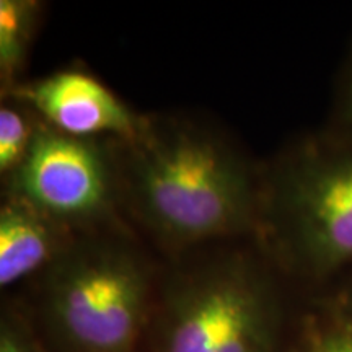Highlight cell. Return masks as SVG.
I'll return each mask as SVG.
<instances>
[{
	"instance_id": "3957f363",
	"label": "cell",
	"mask_w": 352,
	"mask_h": 352,
	"mask_svg": "<svg viewBox=\"0 0 352 352\" xmlns=\"http://www.w3.org/2000/svg\"><path fill=\"white\" fill-rule=\"evenodd\" d=\"M158 287L124 236L78 235L39 276L36 327L52 352H140Z\"/></svg>"
},
{
	"instance_id": "8992f818",
	"label": "cell",
	"mask_w": 352,
	"mask_h": 352,
	"mask_svg": "<svg viewBox=\"0 0 352 352\" xmlns=\"http://www.w3.org/2000/svg\"><path fill=\"white\" fill-rule=\"evenodd\" d=\"M7 95L36 111L46 124L76 138L129 139L144 122V116L126 107L100 80L77 70L19 83Z\"/></svg>"
},
{
	"instance_id": "ba28073f",
	"label": "cell",
	"mask_w": 352,
	"mask_h": 352,
	"mask_svg": "<svg viewBox=\"0 0 352 352\" xmlns=\"http://www.w3.org/2000/svg\"><path fill=\"white\" fill-rule=\"evenodd\" d=\"M41 10V3L34 0L0 2V77L7 94L19 85L16 77L28 57Z\"/></svg>"
},
{
	"instance_id": "7a4b0ae2",
	"label": "cell",
	"mask_w": 352,
	"mask_h": 352,
	"mask_svg": "<svg viewBox=\"0 0 352 352\" xmlns=\"http://www.w3.org/2000/svg\"><path fill=\"white\" fill-rule=\"evenodd\" d=\"M259 176L256 236L271 266L307 285L349 274L352 139L307 135Z\"/></svg>"
},
{
	"instance_id": "30bf717a",
	"label": "cell",
	"mask_w": 352,
	"mask_h": 352,
	"mask_svg": "<svg viewBox=\"0 0 352 352\" xmlns=\"http://www.w3.org/2000/svg\"><path fill=\"white\" fill-rule=\"evenodd\" d=\"M28 111V107L10 103L0 108V173L7 178L21 165L36 132L39 118Z\"/></svg>"
},
{
	"instance_id": "8fae6325",
	"label": "cell",
	"mask_w": 352,
	"mask_h": 352,
	"mask_svg": "<svg viewBox=\"0 0 352 352\" xmlns=\"http://www.w3.org/2000/svg\"><path fill=\"white\" fill-rule=\"evenodd\" d=\"M0 352H52L36 323L19 305L8 302L0 315Z\"/></svg>"
},
{
	"instance_id": "52a82bcc",
	"label": "cell",
	"mask_w": 352,
	"mask_h": 352,
	"mask_svg": "<svg viewBox=\"0 0 352 352\" xmlns=\"http://www.w3.org/2000/svg\"><path fill=\"white\" fill-rule=\"evenodd\" d=\"M78 235L7 195L0 209V285L41 276Z\"/></svg>"
},
{
	"instance_id": "5b68a950",
	"label": "cell",
	"mask_w": 352,
	"mask_h": 352,
	"mask_svg": "<svg viewBox=\"0 0 352 352\" xmlns=\"http://www.w3.org/2000/svg\"><path fill=\"white\" fill-rule=\"evenodd\" d=\"M7 179L8 196L76 235L111 226L121 206L113 142L69 135L43 120L23 162Z\"/></svg>"
},
{
	"instance_id": "7c38bea8",
	"label": "cell",
	"mask_w": 352,
	"mask_h": 352,
	"mask_svg": "<svg viewBox=\"0 0 352 352\" xmlns=\"http://www.w3.org/2000/svg\"><path fill=\"white\" fill-rule=\"evenodd\" d=\"M327 131L341 138L352 139V56L338 90L336 104H334L331 124Z\"/></svg>"
},
{
	"instance_id": "277c9868",
	"label": "cell",
	"mask_w": 352,
	"mask_h": 352,
	"mask_svg": "<svg viewBox=\"0 0 352 352\" xmlns=\"http://www.w3.org/2000/svg\"><path fill=\"white\" fill-rule=\"evenodd\" d=\"M267 259L226 253L184 264L158 287L152 352H285L284 305Z\"/></svg>"
},
{
	"instance_id": "9c48e42d",
	"label": "cell",
	"mask_w": 352,
	"mask_h": 352,
	"mask_svg": "<svg viewBox=\"0 0 352 352\" xmlns=\"http://www.w3.org/2000/svg\"><path fill=\"white\" fill-rule=\"evenodd\" d=\"M285 352H352V316L320 302Z\"/></svg>"
},
{
	"instance_id": "4fadbf2b",
	"label": "cell",
	"mask_w": 352,
	"mask_h": 352,
	"mask_svg": "<svg viewBox=\"0 0 352 352\" xmlns=\"http://www.w3.org/2000/svg\"><path fill=\"white\" fill-rule=\"evenodd\" d=\"M321 302L333 307L334 310L341 311V314L352 316V271L342 277L331 296L323 298Z\"/></svg>"
},
{
	"instance_id": "6da1fadb",
	"label": "cell",
	"mask_w": 352,
	"mask_h": 352,
	"mask_svg": "<svg viewBox=\"0 0 352 352\" xmlns=\"http://www.w3.org/2000/svg\"><path fill=\"white\" fill-rule=\"evenodd\" d=\"M121 206L176 252L256 233L261 176L215 131L178 118H147L113 140Z\"/></svg>"
}]
</instances>
